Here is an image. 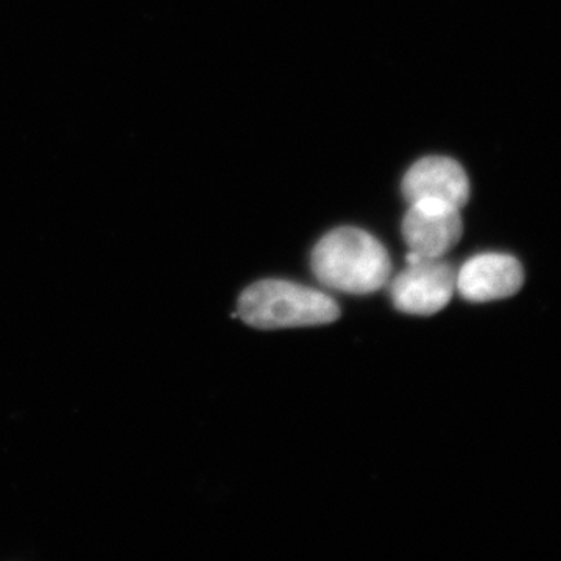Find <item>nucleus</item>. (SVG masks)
<instances>
[{
	"label": "nucleus",
	"mask_w": 561,
	"mask_h": 561,
	"mask_svg": "<svg viewBox=\"0 0 561 561\" xmlns=\"http://www.w3.org/2000/svg\"><path fill=\"white\" fill-rule=\"evenodd\" d=\"M463 234L460 209L442 202H415L402 219L409 253L424 260H442Z\"/></svg>",
	"instance_id": "20e7f679"
},
{
	"label": "nucleus",
	"mask_w": 561,
	"mask_h": 561,
	"mask_svg": "<svg viewBox=\"0 0 561 561\" xmlns=\"http://www.w3.org/2000/svg\"><path fill=\"white\" fill-rule=\"evenodd\" d=\"M311 265L323 286L353 295L382 289L391 273L386 247L356 227L335 228L321 238L312 251Z\"/></svg>",
	"instance_id": "f257e3e1"
},
{
	"label": "nucleus",
	"mask_w": 561,
	"mask_h": 561,
	"mask_svg": "<svg viewBox=\"0 0 561 561\" xmlns=\"http://www.w3.org/2000/svg\"><path fill=\"white\" fill-rule=\"evenodd\" d=\"M402 195L415 202H442L463 208L470 201V180L463 168L448 157H426L413 162L402 179Z\"/></svg>",
	"instance_id": "39448f33"
},
{
	"label": "nucleus",
	"mask_w": 561,
	"mask_h": 561,
	"mask_svg": "<svg viewBox=\"0 0 561 561\" xmlns=\"http://www.w3.org/2000/svg\"><path fill=\"white\" fill-rule=\"evenodd\" d=\"M408 267L390 286L391 301L398 311L411 316H434L451 301L457 273L448 262L424 260L408 253Z\"/></svg>",
	"instance_id": "7ed1b4c3"
},
{
	"label": "nucleus",
	"mask_w": 561,
	"mask_h": 561,
	"mask_svg": "<svg viewBox=\"0 0 561 561\" xmlns=\"http://www.w3.org/2000/svg\"><path fill=\"white\" fill-rule=\"evenodd\" d=\"M238 316L257 330H286L332 323L341 317V308L323 291L264 279L243 290Z\"/></svg>",
	"instance_id": "f03ea898"
},
{
	"label": "nucleus",
	"mask_w": 561,
	"mask_h": 561,
	"mask_svg": "<svg viewBox=\"0 0 561 561\" xmlns=\"http://www.w3.org/2000/svg\"><path fill=\"white\" fill-rule=\"evenodd\" d=\"M523 284V265L516 257L505 253H482L461 265L456 290L465 300L486 302L513 297L522 290Z\"/></svg>",
	"instance_id": "423d86ee"
}]
</instances>
